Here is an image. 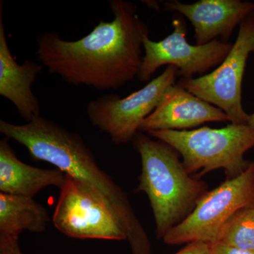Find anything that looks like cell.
<instances>
[{"instance_id": "cell-1", "label": "cell", "mask_w": 254, "mask_h": 254, "mask_svg": "<svg viewBox=\"0 0 254 254\" xmlns=\"http://www.w3.org/2000/svg\"><path fill=\"white\" fill-rule=\"evenodd\" d=\"M109 4L113 21H100L81 39L66 41L55 31L37 37V58L50 74L100 91L119 89L138 77L148 25L135 3L110 0Z\"/></svg>"}, {"instance_id": "cell-2", "label": "cell", "mask_w": 254, "mask_h": 254, "mask_svg": "<svg viewBox=\"0 0 254 254\" xmlns=\"http://www.w3.org/2000/svg\"><path fill=\"white\" fill-rule=\"evenodd\" d=\"M0 132L5 138L23 145L32 158L54 165L86 187L118 220L131 254H151V242L128 195L100 168L78 133L41 115L21 125L1 120Z\"/></svg>"}, {"instance_id": "cell-3", "label": "cell", "mask_w": 254, "mask_h": 254, "mask_svg": "<svg viewBox=\"0 0 254 254\" xmlns=\"http://www.w3.org/2000/svg\"><path fill=\"white\" fill-rule=\"evenodd\" d=\"M133 143L141 159L136 190L148 196L155 234L163 240L193 212L208 191V185L187 173L181 155L168 143L152 139L141 132L137 133Z\"/></svg>"}, {"instance_id": "cell-4", "label": "cell", "mask_w": 254, "mask_h": 254, "mask_svg": "<svg viewBox=\"0 0 254 254\" xmlns=\"http://www.w3.org/2000/svg\"><path fill=\"white\" fill-rule=\"evenodd\" d=\"M148 136L171 145L181 155L190 175L201 177L222 169L226 180L245 173L251 161L245 158L254 148V127L230 123L220 128L200 127L186 131H153Z\"/></svg>"}, {"instance_id": "cell-5", "label": "cell", "mask_w": 254, "mask_h": 254, "mask_svg": "<svg viewBox=\"0 0 254 254\" xmlns=\"http://www.w3.org/2000/svg\"><path fill=\"white\" fill-rule=\"evenodd\" d=\"M254 204V162L245 173L226 180L198 202L191 213L163 238L168 245L218 242L224 225L240 209Z\"/></svg>"}, {"instance_id": "cell-6", "label": "cell", "mask_w": 254, "mask_h": 254, "mask_svg": "<svg viewBox=\"0 0 254 254\" xmlns=\"http://www.w3.org/2000/svg\"><path fill=\"white\" fill-rule=\"evenodd\" d=\"M178 68L167 66L158 77L125 98L106 94L86 105L87 118L92 126L106 133L117 145L134 139L141 124L153 113L170 87L176 84Z\"/></svg>"}, {"instance_id": "cell-7", "label": "cell", "mask_w": 254, "mask_h": 254, "mask_svg": "<svg viewBox=\"0 0 254 254\" xmlns=\"http://www.w3.org/2000/svg\"><path fill=\"white\" fill-rule=\"evenodd\" d=\"M254 53V11L240 23L236 41L227 58L211 72L177 83L192 94L220 108L230 123L248 125L250 115L242 106V81L249 56Z\"/></svg>"}, {"instance_id": "cell-8", "label": "cell", "mask_w": 254, "mask_h": 254, "mask_svg": "<svg viewBox=\"0 0 254 254\" xmlns=\"http://www.w3.org/2000/svg\"><path fill=\"white\" fill-rule=\"evenodd\" d=\"M173 31L160 41L147 37L143 42V60L138 78L149 82L155 71L165 65L178 68L182 78H194L218 66L231 51L234 43L215 40L203 46H192L187 41V26L183 16L175 14L173 18Z\"/></svg>"}, {"instance_id": "cell-9", "label": "cell", "mask_w": 254, "mask_h": 254, "mask_svg": "<svg viewBox=\"0 0 254 254\" xmlns=\"http://www.w3.org/2000/svg\"><path fill=\"white\" fill-rule=\"evenodd\" d=\"M53 216L55 228L81 240L127 241L118 220L86 187L65 175Z\"/></svg>"}, {"instance_id": "cell-10", "label": "cell", "mask_w": 254, "mask_h": 254, "mask_svg": "<svg viewBox=\"0 0 254 254\" xmlns=\"http://www.w3.org/2000/svg\"><path fill=\"white\" fill-rule=\"evenodd\" d=\"M163 4L164 11L177 12L190 20L198 46L218 38L228 43L235 28L254 11V3L240 0H200L191 4L171 0Z\"/></svg>"}, {"instance_id": "cell-11", "label": "cell", "mask_w": 254, "mask_h": 254, "mask_svg": "<svg viewBox=\"0 0 254 254\" xmlns=\"http://www.w3.org/2000/svg\"><path fill=\"white\" fill-rule=\"evenodd\" d=\"M230 122L225 112L175 84L141 124L139 132L186 131L206 123Z\"/></svg>"}, {"instance_id": "cell-12", "label": "cell", "mask_w": 254, "mask_h": 254, "mask_svg": "<svg viewBox=\"0 0 254 254\" xmlns=\"http://www.w3.org/2000/svg\"><path fill=\"white\" fill-rule=\"evenodd\" d=\"M2 3H0V95L14 105L26 123L41 115L39 100L33 91V86L43 71L35 62L26 60L18 64L10 50L4 21Z\"/></svg>"}, {"instance_id": "cell-13", "label": "cell", "mask_w": 254, "mask_h": 254, "mask_svg": "<svg viewBox=\"0 0 254 254\" xmlns=\"http://www.w3.org/2000/svg\"><path fill=\"white\" fill-rule=\"evenodd\" d=\"M65 174L58 168L43 169L23 163L9 139L0 141V193L33 197L48 187H62Z\"/></svg>"}, {"instance_id": "cell-14", "label": "cell", "mask_w": 254, "mask_h": 254, "mask_svg": "<svg viewBox=\"0 0 254 254\" xmlns=\"http://www.w3.org/2000/svg\"><path fill=\"white\" fill-rule=\"evenodd\" d=\"M50 221L46 208L33 197L0 193V235L19 237L23 231L41 233Z\"/></svg>"}, {"instance_id": "cell-15", "label": "cell", "mask_w": 254, "mask_h": 254, "mask_svg": "<svg viewBox=\"0 0 254 254\" xmlns=\"http://www.w3.org/2000/svg\"><path fill=\"white\" fill-rule=\"evenodd\" d=\"M216 243L254 250V204L240 209L227 220Z\"/></svg>"}, {"instance_id": "cell-16", "label": "cell", "mask_w": 254, "mask_h": 254, "mask_svg": "<svg viewBox=\"0 0 254 254\" xmlns=\"http://www.w3.org/2000/svg\"><path fill=\"white\" fill-rule=\"evenodd\" d=\"M18 238L0 235V254H23L18 245Z\"/></svg>"}, {"instance_id": "cell-17", "label": "cell", "mask_w": 254, "mask_h": 254, "mask_svg": "<svg viewBox=\"0 0 254 254\" xmlns=\"http://www.w3.org/2000/svg\"><path fill=\"white\" fill-rule=\"evenodd\" d=\"M175 254H213L211 244L193 242L187 245L180 252Z\"/></svg>"}, {"instance_id": "cell-18", "label": "cell", "mask_w": 254, "mask_h": 254, "mask_svg": "<svg viewBox=\"0 0 254 254\" xmlns=\"http://www.w3.org/2000/svg\"><path fill=\"white\" fill-rule=\"evenodd\" d=\"M211 248L213 254H254V250H241L220 243L211 244Z\"/></svg>"}, {"instance_id": "cell-19", "label": "cell", "mask_w": 254, "mask_h": 254, "mask_svg": "<svg viewBox=\"0 0 254 254\" xmlns=\"http://www.w3.org/2000/svg\"><path fill=\"white\" fill-rule=\"evenodd\" d=\"M248 125H250V127H254V113L252 114V115H250V120Z\"/></svg>"}]
</instances>
